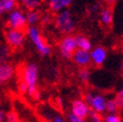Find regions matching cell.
I'll return each mask as SVG.
<instances>
[{
	"label": "cell",
	"mask_w": 123,
	"mask_h": 122,
	"mask_svg": "<svg viewBox=\"0 0 123 122\" xmlns=\"http://www.w3.org/2000/svg\"><path fill=\"white\" fill-rule=\"evenodd\" d=\"M37 78H38V67L36 64H29L23 71V82L25 83L27 91L26 92L34 99H38L40 93L37 90Z\"/></svg>",
	"instance_id": "cell-1"
},
{
	"label": "cell",
	"mask_w": 123,
	"mask_h": 122,
	"mask_svg": "<svg viewBox=\"0 0 123 122\" xmlns=\"http://www.w3.org/2000/svg\"><path fill=\"white\" fill-rule=\"evenodd\" d=\"M28 35L31 41L34 43L35 47L37 48V50L39 51V53L43 56H46V55H49L51 52V48L49 46L46 41L43 38V36L41 35L40 33V30L35 27V26H31L29 27L28 29Z\"/></svg>",
	"instance_id": "cell-2"
},
{
	"label": "cell",
	"mask_w": 123,
	"mask_h": 122,
	"mask_svg": "<svg viewBox=\"0 0 123 122\" xmlns=\"http://www.w3.org/2000/svg\"><path fill=\"white\" fill-rule=\"evenodd\" d=\"M56 27L60 32L69 34L74 30V20H73L72 13L69 10L60 11L56 16Z\"/></svg>",
	"instance_id": "cell-3"
},
{
	"label": "cell",
	"mask_w": 123,
	"mask_h": 122,
	"mask_svg": "<svg viewBox=\"0 0 123 122\" xmlns=\"http://www.w3.org/2000/svg\"><path fill=\"white\" fill-rule=\"evenodd\" d=\"M7 24L9 28L11 29H16V30H21L25 29L26 27V14H24L23 12L19 9H14L10 12Z\"/></svg>",
	"instance_id": "cell-4"
},
{
	"label": "cell",
	"mask_w": 123,
	"mask_h": 122,
	"mask_svg": "<svg viewBox=\"0 0 123 122\" xmlns=\"http://www.w3.org/2000/svg\"><path fill=\"white\" fill-rule=\"evenodd\" d=\"M76 48H77V46H76V42H75V37H73L71 35L65 36V37L61 40L60 44H59L60 54L64 59L72 58Z\"/></svg>",
	"instance_id": "cell-5"
},
{
	"label": "cell",
	"mask_w": 123,
	"mask_h": 122,
	"mask_svg": "<svg viewBox=\"0 0 123 122\" xmlns=\"http://www.w3.org/2000/svg\"><path fill=\"white\" fill-rule=\"evenodd\" d=\"M5 38L9 46L12 48H19L23 45L25 40V34L21 30L9 28L5 32Z\"/></svg>",
	"instance_id": "cell-6"
},
{
	"label": "cell",
	"mask_w": 123,
	"mask_h": 122,
	"mask_svg": "<svg viewBox=\"0 0 123 122\" xmlns=\"http://www.w3.org/2000/svg\"><path fill=\"white\" fill-rule=\"evenodd\" d=\"M88 111H89V107L84 101L74 100L72 102V112L71 113H73L75 116L81 119H85L86 116L88 115Z\"/></svg>",
	"instance_id": "cell-7"
},
{
	"label": "cell",
	"mask_w": 123,
	"mask_h": 122,
	"mask_svg": "<svg viewBox=\"0 0 123 122\" xmlns=\"http://www.w3.org/2000/svg\"><path fill=\"white\" fill-rule=\"evenodd\" d=\"M106 59V50L103 47H95L90 53V60L93 61L96 66H101Z\"/></svg>",
	"instance_id": "cell-8"
},
{
	"label": "cell",
	"mask_w": 123,
	"mask_h": 122,
	"mask_svg": "<svg viewBox=\"0 0 123 122\" xmlns=\"http://www.w3.org/2000/svg\"><path fill=\"white\" fill-rule=\"evenodd\" d=\"M73 59L80 66H86L90 62V53L89 51H84L81 49L75 50L73 54Z\"/></svg>",
	"instance_id": "cell-9"
},
{
	"label": "cell",
	"mask_w": 123,
	"mask_h": 122,
	"mask_svg": "<svg viewBox=\"0 0 123 122\" xmlns=\"http://www.w3.org/2000/svg\"><path fill=\"white\" fill-rule=\"evenodd\" d=\"M92 109L97 113H102L105 111L106 108V100L102 95H94L93 100L91 103Z\"/></svg>",
	"instance_id": "cell-10"
},
{
	"label": "cell",
	"mask_w": 123,
	"mask_h": 122,
	"mask_svg": "<svg viewBox=\"0 0 123 122\" xmlns=\"http://www.w3.org/2000/svg\"><path fill=\"white\" fill-rule=\"evenodd\" d=\"M13 75V67L10 64H0V83H4L10 80Z\"/></svg>",
	"instance_id": "cell-11"
},
{
	"label": "cell",
	"mask_w": 123,
	"mask_h": 122,
	"mask_svg": "<svg viewBox=\"0 0 123 122\" xmlns=\"http://www.w3.org/2000/svg\"><path fill=\"white\" fill-rule=\"evenodd\" d=\"M72 0H49V7L54 12H60L71 4Z\"/></svg>",
	"instance_id": "cell-12"
},
{
	"label": "cell",
	"mask_w": 123,
	"mask_h": 122,
	"mask_svg": "<svg viewBox=\"0 0 123 122\" xmlns=\"http://www.w3.org/2000/svg\"><path fill=\"white\" fill-rule=\"evenodd\" d=\"M100 21L105 26L111 25L113 22V12L111 8H103L100 11Z\"/></svg>",
	"instance_id": "cell-13"
},
{
	"label": "cell",
	"mask_w": 123,
	"mask_h": 122,
	"mask_svg": "<svg viewBox=\"0 0 123 122\" xmlns=\"http://www.w3.org/2000/svg\"><path fill=\"white\" fill-rule=\"evenodd\" d=\"M75 42H76V46L78 47V49H81L84 51H89L92 47L90 40L83 35H77L75 37Z\"/></svg>",
	"instance_id": "cell-14"
},
{
	"label": "cell",
	"mask_w": 123,
	"mask_h": 122,
	"mask_svg": "<svg viewBox=\"0 0 123 122\" xmlns=\"http://www.w3.org/2000/svg\"><path fill=\"white\" fill-rule=\"evenodd\" d=\"M40 20V14L35 10H30L26 15V22L31 26H34Z\"/></svg>",
	"instance_id": "cell-15"
},
{
	"label": "cell",
	"mask_w": 123,
	"mask_h": 122,
	"mask_svg": "<svg viewBox=\"0 0 123 122\" xmlns=\"http://www.w3.org/2000/svg\"><path fill=\"white\" fill-rule=\"evenodd\" d=\"M24 7H26L29 10H34L39 7L41 4V0H20Z\"/></svg>",
	"instance_id": "cell-16"
},
{
	"label": "cell",
	"mask_w": 123,
	"mask_h": 122,
	"mask_svg": "<svg viewBox=\"0 0 123 122\" xmlns=\"http://www.w3.org/2000/svg\"><path fill=\"white\" fill-rule=\"evenodd\" d=\"M2 2V7L5 11L11 12L12 10H14L16 7V0H1Z\"/></svg>",
	"instance_id": "cell-17"
},
{
	"label": "cell",
	"mask_w": 123,
	"mask_h": 122,
	"mask_svg": "<svg viewBox=\"0 0 123 122\" xmlns=\"http://www.w3.org/2000/svg\"><path fill=\"white\" fill-rule=\"evenodd\" d=\"M9 56V50L7 46L0 45V64H3L6 62Z\"/></svg>",
	"instance_id": "cell-18"
},
{
	"label": "cell",
	"mask_w": 123,
	"mask_h": 122,
	"mask_svg": "<svg viewBox=\"0 0 123 122\" xmlns=\"http://www.w3.org/2000/svg\"><path fill=\"white\" fill-rule=\"evenodd\" d=\"M105 110L108 111L109 114H116L118 112L119 108L117 107V105H116V103L114 100H108L106 102V108Z\"/></svg>",
	"instance_id": "cell-19"
},
{
	"label": "cell",
	"mask_w": 123,
	"mask_h": 122,
	"mask_svg": "<svg viewBox=\"0 0 123 122\" xmlns=\"http://www.w3.org/2000/svg\"><path fill=\"white\" fill-rule=\"evenodd\" d=\"M88 114H89L90 122H104L103 118L101 117V115H100L99 113L95 112L93 109H89Z\"/></svg>",
	"instance_id": "cell-20"
},
{
	"label": "cell",
	"mask_w": 123,
	"mask_h": 122,
	"mask_svg": "<svg viewBox=\"0 0 123 122\" xmlns=\"http://www.w3.org/2000/svg\"><path fill=\"white\" fill-rule=\"evenodd\" d=\"M114 101L116 103V105H117V107L121 109L122 106H123V91L122 90L118 91V93H117V95H116Z\"/></svg>",
	"instance_id": "cell-21"
},
{
	"label": "cell",
	"mask_w": 123,
	"mask_h": 122,
	"mask_svg": "<svg viewBox=\"0 0 123 122\" xmlns=\"http://www.w3.org/2000/svg\"><path fill=\"white\" fill-rule=\"evenodd\" d=\"M105 122H122L120 116L117 114H109L105 117Z\"/></svg>",
	"instance_id": "cell-22"
},
{
	"label": "cell",
	"mask_w": 123,
	"mask_h": 122,
	"mask_svg": "<svg viewBox=\"0 0 123 122\" xmlns=\"http://www.w3.org/2000/svg\"><path fill=\"white\" fill-rule=\"evenodd\" d=\"M89 75H90V74H89V71H88L87 69H85V68H83V69H81L80 71H79V76H80L81 80L84 81V82L88 81Z\"/></svg>",
	"instance_id": "cell-23"
},
{
	"label": "cell",
	"mask_w": 123,
	"mask_h": 122,
	"mask_svg": "<svg viewBox=\"0 0 123 122\" xmlns=\"http://www.w3.org/2000/svg\"><path fill=\"white\" fill-rule=\"evenodd\" d=\"M6 118H7V122H17V115L14 112H8L6 115Z\"/></svg>",
	"instance_id": "cell-24"
},
{
	"label": "cell",
	"mask_w": 123,
	"mask_h": 122,
	"mask_svg": "<svg viewBox=\"0 0 123 122\" xmlns=\"http://www.w3.org/2000/svg\"><path fill=\"white\" fill-rule=\"evenodd\" d=\"M93 97H94V94H92V93L85 94L84 100H85L86 104H88V106H91V103H92V100H93Z\"/></svg>",
	"instance_id": "cell-25"
},
{
	"label": "cell",
	"mask_w": 123,
	"mask_h": 122,
	"mask_svg": "<svg viewBox=\"0 0 123 122\" xmlns=\"http://www.w3.org/2000/svg\"><path fill=\"white\" fill-rule=\"evenodd\" d=\"M68 118H69V121L70 122H85L84 119H81V118H79L77 116H75L73 113H70L68 115Z\"/></svg>",
	"instance_id": "cell-26"
},
{
	"label": "cell",
	"mask_w": 123,
	"mask_h": 122,
	"mask_svg": "<svg viewBox=\"0 0 123 122\" xmlns=\"http://www.w3.org/2000/svg\"><path fill=\"white\" fill-rule=\"evenodd\" d=\"M88 9H89L90 12H96L98 9H99V5L98 4H93V5H91Z\"/></svg>",
	"instance_id": "cell-27"
},
{
	"label": "cell",
	"mask_w": 123,
	"mask_h": 122,
	"mask_svg": "<svg viewBox=\"0 0 123 122\" xmlns=\"http://www.w3.org/2000/svg\"><path fill=\"white\" fill-rule=\"evenodd\" d=\"M53 122H65V121L63 120L62 117H60V116H54Z\"/></svg>",
	"instance_id": "cell-28"
},
{
	"label": "cell",
	"mask_w": 123,
	"mask_h": 122,
	"mask_svg": "<svg viewBox=\"0 0 123 122\" xmlns=\"http://www.w3.org/2000/svg\"><path fill=\"white\" fill-rule=\"evenodd\" d=\"M4 118H5V114H4V112H3L2 110H0V122H3Z\"/></svg>",
	"instance_id": "cell-29"
},
{
	"label": "cell",
	"mask_w": 123,
	"mask_h": 122,
	"mask_svg": "<svg viewBox=\"0 0 123 122\" xmlns=\"http://www.w3.org/2000/svg\"><path fill=\"white\" fill-rule=\"evenodd\" d=\"M101 1H104L107 4H114L116 1H117V0H101Z\"/></svg>",
	"instance_id": "cell-30"
},
{
	"label": "cell",
	"mask_w": 123,
	"mask_h": 122,
	"mask_svg": "<svg viewBox=\"0 0 123 122\" xmlns=\"http://www.w3.org/2000/svg\"><path fill=\"white\" fill-rule=\"evenodd\" d=\"M49 20H50V19H49V17H48V16H44V17L42 18V21L44 22V23H48Z\"/></svg>",
	"instance_id": "cell-31"
},
{
	"label": "cell",
	"mask_w": 123,
	"mask_h": 122,
	"mask_svg": "<svg viewBox=\"0 0 123 122\" xmlns=\"http://www.w3.org/2000/svg\"><path fill=\"white\" fill-rule=\"evenodd\" d=\"M4 13V9L2 7V2H1V0H0V14H2Z\"/></svg>",
	"instance_id": "cell-32"
}]
</instances>
